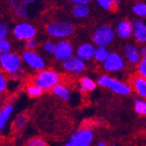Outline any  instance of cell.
I'll list each match as a JSON object with an SVG mask.
<instances>
[{
  "mask_svg": "<svg viewBox=\"0 0 146 146\" xmlns=\"http://www.w3.org/2000/svg\"><path fill=\"white\" fill-rule=\"evenodd\" d=\"M97 85L107 88L113 93L119 96H129L132 92L130 85L127 82H124L121 80H118L115 77H112L108 74H102L97 78Z\"/></svg>",
  "mask_w": 146,
  "mask_h": 146,
  "instance_id": "obj_1",
  "label": "cell"
},
{
  "mask_svg": "<svg viewBox=\"0 0 146 146\" xmlns=\"http://www.w3.org/2000/svg\"><path fill=\"white\" fill-rule=\"evenodd\" d=\"M33 82L41 88L44 91L52 90L56 85L61 82V75L54 69L45 68L36 74Z\"/></svg>",
  "mask_w": 146,
  "mask_h": 146,
  "instance_id": "obj_2",
  "label": "cell"
},
{
  "mask_svg": "<svg viewBox=\"0 0 146 146\" xmlns=\"http://www.w3.org/2000/svg\"><path fill=\"white\" fill-rule=\"evenodd\" d=\"M115 30L110 25L104 24L96 29L92 35V41L96 46L107 47L115 37Z\"/></svg>",
  "mask_w": 146,
  "mask_h": 146,
  "instance_id": "obj_3",
  "label": "cell"
},
{
  "mask_svg": "<svg viewBox=\"0 0 146 146\" xmlns=\"http://www.w3.org/2000/svg\"><path fill=\"white\" fill-rule=\"evenodd\" d=\"M22 58L16 52H7L0 54V68L8 74L17 73L22 70Z\"/></svg>",
  "mask_w": 146,
  "mask_h": 146,
  "instance_id": "obj_4",
  "label": "cell"
},
{
  "mask_svg": "<svg viewBox=\"0 0 146 146\" xmlns=\"http://www.w3.org/2000/svg\"><path fill=\"white\" fill-rule=\"evenodd\" d=\"M46 33L52 38L65 39L70 37L74 32V26L66 21H55L46 25Z\"/></svg>",
  "mask_w": 146,
  "mask_h": 146,
  "instance_id": "obj_5",
  "label": "cell"
},
{
  "mask_svg": "<svg viewBox=\"0 0 146 146\" xmlns=\"http://www.w3.org/2000/svg\"><path fill=\"white\" fill-rule=\"evenodd\" d=\"M93 140L94 131L88 127H84L76 130L64 146H91Z\"/></svg>",
  "mask_w": 146,
  "mask_h": 146,
  "instance_id": "obj_6",
  "label": "cell"
},
{
  "mask_svg": "<svg viewBox=\"0 0 146 146\" xmlns=\"http://www.w3.org/2000/svg\"><path fill=\"white\" fill-rule=\"evenodd\" d=\"M37 34L36 27L29 22L22 21L16 24L12 28V35L20 41H26L28 39L35 38Z\"/></svg>",
  "mask_w": 146,
  "mask_h": 146,
  "instance_id": "obj_7",
  "label": "cell"
},
{
  "mask_svg": "<svg viewBox=\"0 0 146 146\" xmlns=\"http://www.w3.org/2000/svg\"><path fill=\"white\" fill-rule=\"evenodd\" d=\"M20 56L22 58L23 62L30 69L33 71L39 72L46 68L45 59L35 51L25 50Z\"/></svg>",
  "mask_w": 146,
  "mask_h": 146,
  "instance_id": "obj_8",
  "label": "cell"
},
{
  "mask_svg": "<svg viewBox=\"0 0 146 146\" xmlns=\"http://www.w3.org/2000/svg\"><path fill=\"white\" fill-rule=\"evenodd\" d=\"M125 68L124 58L116 52H112L102 63V68L109 73H116L123 70Z\"/></svg>",
  "mask_w": 146,
  "mask_h": 146,
  "instance_id": "obj_9",
  "label": "cell"
},
{
  "mask_svg": "<svg viewBox=\"0 0 146 146\" xmlns=\"http://www.w3.org/2000/svg\"><path fill=\"white\" fill-rule=\"evenodd\" d=\"M54 57L59 62H64L74 56V46L72 43L67 39H60L55 43Z\"/></svg>",
  "mask_w": 146,
  "mask_h": 146,
  "instance_id": "obj_10",
  "label": "cell"
},
{
  "mask_svg": "<svg viewBox=\"0 0 146 146\" xmlns=\"http://www.w3.org/2000/svg\"><path fill=\"white\" fill-rule=\"evenodd\" d=\"M36 0H9L10 6L14 14L21 19L28 16L29 7L35 4Z\"/></svg>",
  "mask_w": 146,
  "mask_h": 146,
  "instance_id": "obj_11",
  "label": "cell"
},
{
  "mask_svg": "<svg viewBox=\"0 0 146 146\" xmlns=\"http://www.w3.org/2000/svg\"><path fill=\"white\" fill-rule=\"evenodd\" d=\"M62 68L72 74H81L86 69V62L77 56H72L62 63Z\"/></svg>",
  "mask_w": 146,
  "mask_h": 146,
  "instance_id": "obj_12",
  "label": "cell"
},
{
  "mask_svg": "<svg viewBox=\"0 0 146 146\" xmlns=\"http://www.w3.org/2000/svg\"><path fill=\"white\" fill-rule=\"evenodd\" d=\"M129 85L132 91L141 99L146 100V78L139 75H134L130 78Z\"/></svg>",
  "mask_w": 146,
  "mask_h": 146,
  "instance_id": "obj_13",
  "label": "cell"
},
{
  "mask_svg": "<svg viewBox=\"0 0 146 146\" xmlns=\"http://www.w3.org/2000/svg\"><path fill=\"white\" fill-rule=\"evenodd\" d=\"M123 57L128 63L136 66L142 59L140 56L139 49L133 43H127L123 46Z\"/></svg>",
  "mask_w": 146,
  "mask_h": 146,
  "instance_id": "obj_14",
  "label": "cell"
},
{
  "mask_svg": "<svg viewBox=\"0 0 146 146\" xmlns=\"http://www.w3.org/2000/svg\"><path fill=\"white\" fill-rule=\"evenodd\" d=\"M96 46L91 43H82L80 45L75 52V56L87 62L94 59Z\"/></svg>",
  "mask_w": 146,
  "mask_h": 146,
  "instance_id": "obj_15",
  "label": "cell"
},
{
  "mask_svg": "<svg viewBox=\"0 0 146 146\" xmlns=\"http://www.w3.org/2000/svg\"><path fill=\"white\" fill-rule=\"evenodd\" d=\"M133 35L135 40L140 44H146V22L141 19L133 21Z\"/></svg>",
  "mask_w": 146,
  "mask_h": 146,
  "instance_id": "obj_16",
  "label": "cell"
},
{
  "mask_svg": "<svg viewBox=\"0 0 146 146\" xmlns=\"http://www.w3.org/2000/svg\"><path fill=\"white\" fill-rule=\"evenodd\" d=\"M14 111V104L8 102L0 109V132H4L8 126L11 117Z\"/></svg>",
  "mask_w": 146,
  "mask_h": 146,
  "instance_id": "obj_17",
  "label": "cell"
},
{
  "mask_svg": "<svg viewBox=\"0 0 146 146\" xmlns=\"http://www.w3.org/2000/svg\"><path fill=\"white\" fill-rule=\"evenodd\" d=\"M133 33V23L128 19H123L116 25L115 34L123 39L129 38Z\"/></svg>",
  "mask_w": 146,
  "mask_h": 146,
  "instance_id": "obj_18",
  "label": "cell"
},
{
  "mask_svg": "<svg viewBox=\"0 0 146 146\" xmlns=\"http://www.w3.org/2000/svg\"><path fill=\"white\" fill-rule=\"evenodd\" d=\"M52 92L55 96L59 97L60 99H61L63 101H69L72 96L71 90L69 89V88L61 82L59 83L58 85H56L54 88H52Z\"/></svg>",
  "mask_w": 146,
  "mask_h": 146,
  "instance_id": "obj_19",
  "label": "cell"
},
{
  "mask_svg": "<svg viewBox=\"0 0 146 146\" xmlns=\"http://www.w3.org/2000/svg\"><path fill=\"white\" fill-rule=\"evenodd\" d=\"M79 84H80V90L83 93L94 91L97 86V83L94 80L88 76H82L80 78Z\"/></svg>",
  "mask_w": 146,
  "mask_h": 146,
  "instance_id": "obj_20",
  "label": "cell"
},
{
  "mask_svg": "<svg viewBox=\"0 0 146 146\" xmlns=\"http://www.w3.org/2000/svg\"><path fill=\"white\" fill-rule=\"evenodd\" d=\"M89 7L87 5H74L72 7V15L76 19H84L89 14Z\"/></svg>",
  "mask_w": 146,
  "mask_h": 146,
  "instance_id": "obj_21",
  "label": "cell"
},
{
  "mask_svg": "<svg viewBox=\"0 0 146 146\" xmlns=\"http://www.w3.org/2000/svg\"><path fill=\"white\" fill-rule=\"evenodd\" d=\"M27 123H28V115L25 113H22L15 117L14 121L12 123V125L15 130L22 131L26 128Z\"/></svg>",
  "mask_w": 146,
  "mask_h": 146,
  "instance_id": "obj_22",
  "label": "cell"
},
{
  "mask_svg": "<svg viewBox=\"0 0 146 146\" xmlns=\"http://www.w3.org/2000/svg\"><path fill=\"white\" fill-rule=\"evenodd\" d=\"M110 54L109 49L107 47H102V46H96L94 60L97 63H103L105 60L108 58L109 54Z\"/></svg>",
  "mask_w": 146,
  "mask_h": 146,
  "instance_id": "obj_23",
  "label": "cell"
},
{
  "mask_svg": "<svg viewBox=\"0 0 146 146\" xmlns=\"http://www.w3.org/2000/svg\"><path fill=\"white\" fill-rule=\"evenodd\" d=\"M25 92L30 97L37 98V97H39V96H41L43 95L44 90L41 88H39L38 86H37L36 84H34L33 82V83H30V84H28L27 86H26Z\"/></svg>",
  "mask_w": 146,
  "mask_h": 146,
  "instance_id": "obj_24",
  "label": "cell"
},
{
  "mask_svg": "<svg viewBox=\"0 0 146 146\" xmlns=\"http://www.w3.org/2000/svg\"><path fill=\"white\" fill-rule=\"evenodd\" d=\"M134 110L139 115H146V100L141 98L135 99Z\"/></svg>",
  "mask_w": 146,
  "mask_h": 146,
  "instance_id": "obj_25",
  "label": "cell"
},
{
  "mask_svg": "<svg viewBox=\"0 0 146 146\" xmlns=\"http://www.w3.org/2000/svg\"><path fill=\"white\" fill-rule=\"evenodd\" d=\"M132 11L135 15L138 16L141 19L146 18V4L143 2L136 3L132 7Z\"/></svg>",
  "mask_w": 146,
  "mask_h": 146,
  "instance_id": "obj_26",
  "label": "cell"
},
{
  "mask_svg": "<svg viewBox=\"0 0 146 146\" xmlns=\"http://www.w3.org/2000/svg\"><path fill=\"white\" fill-rule=\"evenodd\" d=\"M96 1L101 8L106 11H112L117 7L114 0H96Z\"/></svg>",
  "mask_w": 146,
  "mask_h": 146,
  "instance_id": "obj_27",
  "label": "cell"
},
{
  "mask_svg": "<svg viewBox=\"0 0 146 146\" xmlns=\"http://www.w3.org/2000/svg\"><path fill=\"white\" fill-rule=\"evenodd\" d=\"M26 146H47V143L40 137H33L27 141Z\"/></svg>",
  "mask_w": 146,
  "mask_h": 146,
  "instance_id": "obj_28",
  "label": "cell"
},
{
  "mask_svg": "<svg viewBox=\"0 0 146 146\" xmlns=\"http://www.w3.org/2000/svg\"><path fill=\"white\" fill-rule=\"evenodd\" d=\"M137 74L139 76L146 78V58H142L137 65Z\"/></svg>",
  "mask_w": 146,
  "mask_h": 146,
  "instance_id": "obj_29",
  "label": "cell"
},
{
  "mask_svg": "<svg viewBox=\"0 0 146 146\" xmlns=\"http://www.w3.org/2000/svg\"><path fill=\"white\" fill-rule=\"evenodd\" d=\"M11 51V44L7 38L0 40V54H5Z\"/></svg>",
  "mask_w": 146,
  "mask_h": 146,
  "instance_id": "obj_30",
  "label": "cell"
},
{
  "mask_svg": "<svg viewBox=\"0 0 146 146\" xmlns=\"http://www.w3.org/2000/svg\"><path fill=\"white\" fill-rule=\"evenodd\" d=\"M7 85H8L7 79L5 76L3 71L0 69V94H3V93L6 91Z\"/></svg>",
  "mask_w": 146,
  "mask_h": 146,
  "instance_id": "obj_31",
  "label": "cell"
},
{
  "mask_svg": "<svg viewBox=\"0 0 146 146\" xmlns=\"http://www.w3.org/2000/svg\"><path fill=\"white\" fill-rule=\"evenodd\" d=\"M43 49L46 54H54V52L55 49V43H54L52 40H46L43 44Z\"/></svg>",
  "mask_w": 146,
  "mask_h": 146,
  "instance_id": "obj_32",
  "label": "cell"
},
{
  "mask_svg": "<svg viewBox=\"0 0 146 146\" xmlns=\"http://www.w3.org/2000/svg\"><path fill=\"white\" fill-rule=\"evenodd\" d=\"M9 34V25L6 23H0V40L4 38H6V37Z\"/></svg>",
  "mask_w": 146,
  "mask_h": 146,
  "instance_id": "obj_33",
  "label": "cell"
},
{
  "mask_svg": "<svg viewBox=\"0 0 146 146\" xmlns=\"http://www.w3.org/2000/svg\"><path fill=\"white\" fill-rule=\"evenodd\" d=\"M25 47L26 48V50H33L35 51V49L38 47V41L35 38H32V39H28L25 42Z\"/></svg>",
  "mask_w": 146,
  "mask_h": 146,
  "instance_id": "obj_34",
  "label": "cell"
},
{
  "mask_svg": "<svg viewBox=\"0 0 146 146\" xmlns=\"http://www.w3.org/2000/svg\"><path fill=\"white\" fill-rule=\"evenodd\" d=\"M73 5H88L92 0H68Z\"/></svg>",
  "mask_w": 146,
  "mask_h": 146,
  "instance_id": "obj_35",
  "label": "cell"
},
{
  "mask_svg": "<svg viewBox=\"0 0 146 146\" xmlns=\"http://www.w3.org/2000/svg\"><path fill=\"white\" fill-rule=\"evenodd\" d=\"M22 74H23V70L19 71V72H17V73H13V74H9V77L13 80V81H18V80H19L22 76Z\"/></svg>",
  "mask_w": 146,
  "mask_h": 146,
  "instance_id": "obj_36",
  "label": "cell"
},
{
  "mask_svg": "<svg viewBox=\"0 0 146 146\" xmlns=\"http://www.w3.org/2000/svg\"><path fill=\"white\" fill-rule=\"evenodd\" d=\"M139 52H140V56H141V58H146V46H143L139 49Z\"/></svg>",
  "mask_w": 146,
  "mask_h": 146,
  "instance_id": "obj_37",
  "label": "cell"
},
{
  "mask_svg": "<svg viewBox=\"0 0 146 146\" xmlns=\"http://www.w3.org/2000/svg\"><path fill=\"white\" fill-rule=\"evenodd\" d=\"M96 146H108V143H106L104 140H100V141L97 143Z\"/></svg>",
  "mask_w": 146,
  "mask_h": 146,
  "instance_id": "obj_38",
  "label": "cell"
},
{
  "mask_svg": "<svg viewBox=\"0 0 146 146\" xmlns=\"http://www.w3.org/2000/svg\"><path fill=\"white\" fill-rule=\"evenodd\" d=\"M114 1H115V5H116V6H118V5L120 4V2H121V0H114Z\"/></svg>",
  "mask_w": 146,
  "mask_h": 146,
  "instance_id": "obj_39",
  "label": "cell"
},
{
  "mask_svg": "<svg viewBox=\"0 0 146 146\" xmlns=\"http://www.w3.org/2000/svg\"><path fill=\"white\" fill-rule=\"evenodd\" d=\"M108 146H116L114 143H109L108 144Z\"/></svg>",
  "mask_w": 146,
  "mask_h": 146,
  "instance_id": "obj_40",
  "label": "cell"
},
{
  "mask_svg": "<svg viewBox=\"0 0 146 146\" xmlns=\"http://www.w3.org/2000/svg\"><path fill=\"white\" fill-rule=\"evenodd\" d=\"M1 107H2V105H1V102H0V109H1Z\"/></svg>",
  "mask_w": 146,
  "mask_h": 146,
  "instance_id": "obj_41",
  "label": "cell"
}]
</instances>
